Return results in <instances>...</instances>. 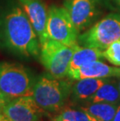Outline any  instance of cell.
Here are the masks:
<instances>
[{"mask_svg":"<svg viewBox=\"0 0 120 121\" xmlns=\"http://www.w3.org/2000/svg\"><path fill=\"white\" fill-rule=\"evenodd\" d=\"M63 7L67 10L79 35L95 24L100 14L93 0H64Z\"/></svg>","mask_w":120,"mask_h":121,"instance_id":"52a82bcc","label":"cell"},{"mask_svg":"<svg viewBox=\"0 0 120 121\" xmlns=\"http://www.w3.org/2000/svg\"><path fill=\"white\" fill-rule=\"evenodd\" d=\"M104 59L116 66H120V40L109 45L103 51Z\"/></svg>","mask_w":120,"mask_h":121,"instance_id":"2e32d148","label":"cell"},{"mask_svg":"<svg viewBox=\"0 0 120 121\" xmlns=\"http://www.w3.org/2000/svg\"><path fill=\"white\" fill-rule=\"evenodd\" d=\"M118 78V80H117V85H118V88L120 92V77H119V78Z\"/></svg>","mask_w":120,"mask_h":121,"instance_id":"7402d4cb","label":"cell"},{"mask_svg":"<svg viewBox=\"0 0 120 121\" xmlns=\"http://www.w3.org/2000/svg\"><path fill=\"white\" fill-rule=\"evenodd\" d=\"M117 104L97 102L79 105L78 108L94 117L97 121H112L118 108Z\"/></svg>","mask_w":120,"mask_h":121,"instance_id":"5bb4252c","label":"cell"},{"mask_svg":"<svg viewBox=\"0 0 120 121\" xmlns=\"http://www.w3.org/2000/svg\"><path fill=\"white\" fill-rule=\"evenodd\" d=\"M10 100L11 99L0 92V112H2V110Z\"/></svg>","mask_w":120,"mask_h":121,"instance_id":"e0dca14e","label":"cell"},{"mask_svg":"<svg viewBox=\"0 0 120 121\" xmlns=\"http://www.w3.org/2000/svg\"><path fill=\"white\" fill-rule=\"evenodd\" d=\"M0 121H10L2 112H0Z\"/></svg>","mask_w":120,"mask_h":121,"instance_id":"ffe728a7","label":"cell"},{"mask_svg":"<svg viewBox=\"0 0 120 121\" xmlns=\"http://www.w3.org/2000/svg\"><path fill=\"white\" fill-rule=\"evenodd\" d=\"M110 78H83L73 83L71 99L76 104H83L92 95L107 83Z\"/></svg>","mask_w":120,"mask_h":121,"instance_id":"8fae6325","label":"cell"},{"mask_svg":"<svg viewBox=\"0 0 120 121\" xmlns=\"http://www.w3.org/2000/svg\"><path fill=\"white\" fill-rule=\"evenodd\" d=\"M45 110L41 108L32 96H21L11 99L2 113L10 121H39Z\"/></svg>","mask_w":120,"mask_h":121,"instance_id":"ba28073f","label":"cell"},{"mask_svg":"<svg viewBox=\"0 0 120 121\" xmlns=\"http://www.w3.org/2000/svg\"><path fill=\"white\" fill-rule=\"evenodd\" d=\"M94 2L96 3H104V2H108L110 0H93Z\"/></svg>","mask_w":120,"mask_h":121,"instance_id":"44dd1931","label":"cell"},{"mask_svg":"<svg viewBox=\"0 0 120 121\" xmlns=\"http://www.w3.org/2000/svg\"><path fill=\"white\" fill-rule=\"evenodd\" d=\"M73 80L55 78L48 74L36 80L32 97L41 108L47 112H60L71 96Z\"/></svg>","mask_w":120,"mask_h":121,"instance_id":"7a4b0ae2","label":"cell"},{"mask_svg":"<svg viewBox=\"0 0 120 121\" xmlns=\"http://www.w3.org/2000/svg\"><path fill=\"white\" fill-rule=\"evenodd\" d=\"M0 46L20 58L40 56L39 38L18 0L0 3Z\"/></svg>","mask_w":120,"mask_h":121,"instance_id":"6da1fadb","label":"cell"},{"mask_svg":"<svg viewBox=\"0 0 120 121\" xmlns=\"http://www.w3.org/2000/svg\"><path fill=\"white\" fill-rule=\"evenodd\" d=\"M47 34L51 39L70 47L78 45L79 32L64 7L53 5L48 9Z\"/></svg>","mask_w":120,"mask_h":121,"instance_id":"8992f818","label":"cell"},{"mask_svg":"<svg viewBox=\"0 0 120 121\" xmlns=\"http://www.w3.org/2000/svg\"><path fill=\"white\" fill-rule=\"evenodd\" d=\"M52 121H68V120H66V119H64V118H62L61 116L57 115V116H55L54 118H53Z\"/></svg>","mask_w":120,"mask_h":121,"instance_id":"d6986e66","label":"cell"},{"mask_svg":"<svg viewBox=\"0 0 120 121\" xmlns=\"http://www.w3.org/2000/svg\"><path fill=\"white\" fill-rule=\"evenodd\" d=\"M73 54L69 66L68 73L77 70L84 65L91 62L104 59L103 51L98 48L83 47L76 45L73 47Z\"/></svg>","mask_w":120,"mask_h":121,"instance_id":"7c38bea8","label":"cell"},{"mask_svg":"<svg viewBox=\"0 0 120 121\" xmlns=\"http://www.w3.org/2000/svg\"><path fill=\"white\" fill-rule=\"evenodd\" d=\"M112 121H120V104H119L116 115H115V117Z\"/></svg>","mask_w":120,"mask_h":121,"instance_id":"ac0fdd59","label":"cell"},{"mask_svg":"<svg viewBox=\"0 0 120 121\" xmlns=\"http://www.w3.org/2000/svg\"><path fill=\"white\" fill-rule=\"evenodd\" d=\"M24 8L39 38L41 45L48 38L47 34L48 10L42 0H18Z\"/></svg>","mask_w":120,"mask_h":121,"instance_id":"9c48e42d","label":"cell"},{"mask_svg":"<svg viewBox=\"0 0 120 121\" xmlns=\"http://www.w3.org/2000/svg\"><path fill=\"white\" fill-rule=\"evenodd\" d=\"M73 51L72 47L48 38L41 45L39 59L50 75L62 79L67 77Z\"/></svg>","mask_w":120,"mask_h":121,"instance_id":"5b68a950","label":"cell"},{"mask_svg":"<svg viewBox=\"0 0 120 121\" xmlns=\"http://www.w3.org/2000/svg\"><path fill=\"white\" fill-rule=\"evenodd\" d=\"M35 82L33 74L24 66L0 62V92L9 99L32 96Z\"/></svg>","mask_w":120,"mask_h":121,"instance_id":"3957f363","label":"cell"},{"mask_svg":"<svg viewBox=\"0 0 120 121\" xmlns=\"http://www.w3.org/2000/svg\"><path fill=\"white\" fill-rule=\"evenodd\" d=\"M115 2H116V6L119 7V9H120V0H115Z\"/></svg>","mask_w":120,"mask_h":121,"instance_id":"603a6c76","label":"cell"},{"mask_svg":"<svg viewBox=\"0 0 120 121\" xmlns=\"http://www.w3.org/2000/svg\"><path fill=\"white\" fill-rule=\"evenodd\" d=\"M58 115L68 121H97L94 117L78 107H64Z\"/></svg>","mask_w":120,"mask_h":121,"instance_id":"9a60e30c","label":"cell"},{"mask_svg":"<svg viewBox=\"0 0 120 121\" xmlns=\"http://www.w3.org/2000/svg\"><path fill=\"white\" fill-rule=\"evenodd\" d=\"M120 77V66H112L101 60L91 62L67 74L73 81L83 78H111Z\"/></svg>","mask_w":120,"mask_h":121,"instance_id":"30bf717a","label":"cell"},{"mask_svg":"<svg viewBox=\"0 0 120 121\" xmlns=\"http://www.w3.org/2000/svg\"><path fill=\"white\" fill-rule=\"evenodd\" d=\"M105 102L111 104H120V92L117 85V81H109L103 84L85 103Z\"/></svg>","mask_w":120,"mask_h":121,"instance_id":"4fadbf2b","label":"cell"},{"mask_svg":"<svg viewBox=\"0 0 120 121\" xmlns=\"http://www.w3.org/2000/svg\"><path fill=\"white\" fill-rule=\"evenodd\" d=\"M120 40V13H112L78 35L77 43L83 47L103 50Z\"/></svg>","mask_w":120,"mask_h":121,"instance_id":"277c9868","label":"cell"}]
</instances>
